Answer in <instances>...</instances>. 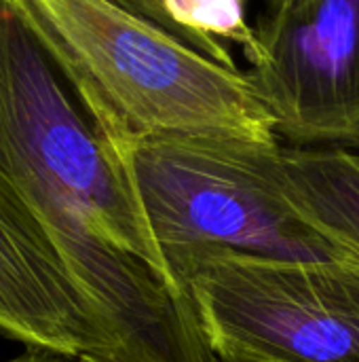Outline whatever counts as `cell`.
I'll return each mask as SVG.
<instances>
[{
	"mask_svg": "<svg viewBox=\"0 0 359 362\" xmlns=\"http://www.w3.org/2000/svg\"><path fill=\"white\" fill-rule=\"evenodd\" d=\"M0 178L85 299L104 362H220L171 284L121 159L4 0Z\"/></svg>",
	"mask_w": 359,
	"mask_h": 362,
	"instance_id": "6da1fadb",
	"label": "cell"
},
{
	"mask_svg": "<svg viewBox=\"0 0 359 362\" xmlns=\"http://www.w3.org/2000/svg\"><path fill=\"white\" fill-rule=\"evenodd\" d=\"M59 68L106 142L239 138L277 144L250 74L114 0H4Z\"/></svg>",
	"mask_w": 359,
	"mask_h": 362,
	"instance_id": "7a4b0ae2",
	"label": "cell"
},
{
	"mask_svg": "<svg viewBox=\"0 0 359 362\" xmlns=\"http://www.w3.org/2000/svg\"><path fill=\"white\" fill-rule=\"evenodd\" d=\"M186 297L207 261L235 255L275 261H359L294 204L284 146L239 138H142L108 142Z\"/></svg>",
	"mask_w": 359,
	"mask_h": 362,
	"instance_id": "3957f363",
	"label": "cell"
},
{
	"mask_svg": "<svg viewBox=\"0 0 359 362\" xmlns=\"http://www.w3.org/2000/svg\"><path fill=\"white\" fill-rule=\"evenodd\" d=\"M186 297L218 361L359 362V261L226 255Z\"/></svg>",
	"mask_w": 359,
	"mask_h": 362,
	"instance_id": "277c9868",
	"label": "cell"
},
{
	"mask_svg": "<svg viewBox=\"0 0 359 362\" xmlns=\"http://www.w3.org/2000/svg\"><path fill=\"white\" fill-rule=\"evenodd\" d=\"M279 134L296 146L359 142V0L271 11L245 51Z\"/></svg>",
	"mask_w": 359,
	"mask_h": 362,
	"instance_id": "5b68a950",
	"label": "cell"
},
{
	"mask_svg": "<svg viewBox=\"0 0 359 362\" xmlns=\"http://www.w3.org/2000/svg\"><path fill=\"white\" fill-rule=\"evenodd\" d=\"M0 333L28 350L104 362L93 316L40 225L0 178Z\"/></svg>",
	"mask_w": 359,
	"mask_h": 362,
	"instance_id": "8992f818",
	"label": "cell"
},
{
	"mask_svg": "<svg viewBox=\"0 0 359 362\" xmlns=\"http://www.w3.org/2000/svg\"><path fill=\"white\" fill-rule=\"evenodd\" d=\"M288 191L303 214L359 257V151L284 146Z\"/></svg>",
	"mask_w": 359,
	"mask_h": 362,
	"instance_id": "52a82bcc",
	"label": "cell"
},
{
	"mask_svg": "<svg viewBox=\"0 0 359 362\" xmlns=\"http://www.w3.org/2000/svg\"><path fill=\"white\" fill-rule=\"evenodd\" d=\"M245 0H165L167 13L186 40L216 62L237 68L229 42L245 51L256 40V30L248 23Z\"/></svg>",
	"mask_w": 359,
	"mask_h": 362,
	"instance_id": "ba28073f",
	"label": "cell"
},
{
	"mask_svg": "<svg viewBox=\"0 0 359 362\" xmlns=\"http://www.w3.org/2000/svg\"><path fill=\"white\" fill-rule=\"evenodd\" d=\"M114 2H118V4H123L125 8H129V11H133V13H138V15H142V17L154 21V23H159L161 28H165V30L171 32L174 36H178V38H182L184 42H188L186 36H184V34L178 30V25L171 21V17H169V13H167V6H165V0H114ZM188 45H190V42H188ZM190 47H193V45H190Z\"/></svg>",
	"mask_w": 359,
	"mask_h": 362,
	"instance_id": "9c48e42d",
	"label": "cell"
},
{
	"mask_svg": "<svg viewBox=\"0 0 359 362\" xmlns=\"http://www.w3.org/2000/svg\"><path fill=\"white\" fill-rule=\"evenodd\" d=\"M0 362H78L74 358H68V356H59V354H53V352H44V350H23L11 358H4Z\"/></svg>",
	"mask_w": 359,
	"mask_h": 362,
	"instance_id": "30bf717a",
	"label": "cell"
},
{
	"mask_svg": "<svg viewBox=\"0 0 359 362\" xmlns=\"http://www.w3.org/2000/svg\"><path fill=\"white\" fill-rule=\"evenodd\" d=\"M303 0H271V11H279V8H288L294 4H300Z\"/></svg>",
	"mask_w": 359,
	"mask_h": 362,
	"instance_id": "8fae6325",
	"label": "cell"
},
{
	"mask_svg": "<svg viewBox=\"0 0 359 362\" xmlns=\"http://www.w3.org/2000/svg\"><path fill=\"white\" fill-rule=\"evenodd\" d=\"M220 362H239V361H220Z\"/></svg>",
	"mask_w": 359,
	"mask_h": 362,
	"instance_id": "7c38bea8",
	"label": "cell"
}]
</instances>
